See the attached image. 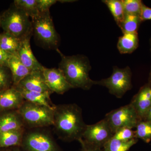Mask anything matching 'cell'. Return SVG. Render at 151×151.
Returning <instances> with one entry per match:
<instances>
[{"instance_id":"cell-1","label":"cell","mask_w":151,"mask_h":151,"mask_svg":"<svg viewBox=\"0 0 151 151\" xmlns=\"http://www.w3.org/2000/svg\"><path fill=\"white\" fill-rule=\"evenodd\" d=\"M82 117V110L74 103L55 105L54 124L59 137L66 142L82 138L86 127Z\"/></svg>"},{"instance_id":"cell-2","label":"cell","mask_w":151,"mask_h":151,"mask_svg":"<svg viewBox=\"0 0 151 151\" xmlns=\"http://www.w3.org/2000/svg\"><path fill=\"white\" fill-rule=\"evenodd\" d=\"M56 50L61 58L58 68L72 88L88 90L95 85V81L89 77V72L92 67L87 57L82 55L67 56L58 49Z\"/></svg>"},{"instance_id":"cell-3","label":"cell","mask_w":151,"mask_h":151,"mask_svg":"<svg viewBox=\"0 0 151 151\" xmlns=\"http://www.w3.org/2000/svg\"><path fill=\"white\" fill-rule=\"evenodd\" d=\"M1 17V27L8 33L20 40L31 36L32 24L30 17L21 9L13 5Z\"/></svg>"},{"instance_id":"cell-4","label":"cell","mask_w":151,"mask_h":151,"mask_svg":"<svg viewBox=\"0 0 151 151\" xmlns=\"http://www.w3.org/2000/svg\"><path fill=\"white\" fill-rule=\"evenodd\" d=\"M33 32L36 39L47 48H55L59 44V35L55 30L50 11L32 18Z\"/></svg>"},{"instance_id":"cell-5","label":"cell","mask_w":151,"mask_h":151,"mask_svg":"<svg viewBox=\"0 0 151 151\" xmlns=\"http://www.w3.org/2000/svg\"><path fill=\"white\" fill-rule=\"evenodd\" d=\"M17 111L24 124L29 128H40L54 124V110L45 105L26 101Z\"/></svg>"},{"instance_id":"cell-6","label":"cell","mask_w":151,"mask_h":151,"mask_svg":"<svg viewBox=\"0 0 151 151\" xmlns=\"http://www.w3.org/2000/svg\"><path fill=\"white\" fill-rule=\"evenodd\" d=\"M95 85L106 87L110 94L117 98H122L126 92L132 89L131 68L129 66L124 68L113 66L111 76L99 81H95Z\"/></svg>"},{"instance_id":"cell-7","label":"cell","mask_w":151,"mask_h":151,"mask_svg":"<svg viewBox=\"0 0 151 151\" xmlns=\"http://www.w3.org/2000/svg\"><path fill=\"white\" fill-rule=\"evenodd\" d=\"M104 119L114 134L122 128H136L141 121L135 108L130 103L107 113Z\"/></svg>"},{"instance_id":"cell-8","label":"cell","mask_w":151,"mask_h":151,"mask_svg":"<svg viewBox=\"0 0 151 151\" xmlns=\"http://www.w3.org/2000/svg\"><path fill=\"white\" fill-rule=\"evenodd\" d=\"M114 134L105 119L92 125H86L82 139L89 145L103 149Z\"/></svg>"},{"instance_id":"cell-9","label":"cell","mask_w":151,"mask_h":151,"mask_svg":"<svg viewBox=\"0 0 151 151\" xmlns=\"http://www.w3.org/2000/svg\"><path fill=\"white\" fill-rule=\"evenodd\" d=\"M21 146L27 151H60L49 135L39 131L29 132L25 135Z\"/></svg>"},{"instance_id":"cell-10","label":"cell","mask_w":151,"mask_h":151,"mask_svg":"<svg viewBox=\"0 0 151 151\" xmlns=\"http://www.w3.org/2000/svg\"><path fill=\"white\" fill-rule=\"evenodd\" d=\"M43 73L47 85L53 93L63 94L69 89H73L59 68L44 67Z\"/></svg>"},{"instance_id":"cell-11","label":"cell","mask_w":151,"mask_h":151,"mask_svg":"<svg viewBox=\"0 0 151 151\" xmlns=\"http://www.w3.org/2000/svg\"><path fill=\"white\" fill-rule=\"evenodd\" d=\"M43 68L31 71L15 86L33 92L53 93L47 85L43 75Z\"/></svg>"},{"instance_id":"cell-12","label":"cell","mask_w":151,"mask_h":151,"mask_svg":"<svg viewBox=\"0 0 151 151\" xmlns=\"http://www.w3.org/2000/svg\"><path fill=\"white\" fill-rule=\"evenodd\" d=\"M130 103L142 120L151 107V85L147 83L142 86L133 97Z\"/></svg>"},{"instance_id":"cell-13","label":"cell","mask_w":151,"mask_h":151,"mask_svg":"<svg viewBox=\"0 0 151 151\" xmlns=\"http://www.w3.org/2000/svg\"><path fill=\"white\" fill-rule=\"evenodd\" d=\"M24 102L22 94L15 86L0 91V111L18 110Z\"/></svg>"},{"instance_id":"cell-14","label":"cell","mask_w":151,"mask_h":151,"mask_svg":"<svg viewBox=\"0 0 151 151\" xmlns=\"http://www.w3.org/2000/svg\"><path fill=\"white\" fill-rule=\"evenodd\" d=\"M30 37L22 40L17 55L22 63L31 71L40 70L44 67L38 62L31 48Z\"/></svg>"},{"instance_id":"cell-15","label":"cell","mask_w":151,"mask_h":151,"mask_svg":"<svg viewBox=\"0 0 151 151\" xmlns=\"http://www.w3.org/2000/svg\"><path fill=\"white\" fill-rule=\"evenodd\" d=\"M6 67L9 69L12 78L14 86H17L31 70L26 67L16 54L13 55L10 58L7 63Z\"/></svg>"},{"instance_id":"cell-16","label":"cell","mask_w":151,"mask_h":151,"mask_svg":"<svg viewBox=\"0 0 151 151\" xmlns=\"http://www.w3.org/2000/svg\"><path fill=\"white\" fill-rule=\"evenodd\" d=\"M24 125L18 111L9 112L0 116V133L22 129Z\"/></svg>"},{"instance_id":"cell-17","label":"cell","mask_w":151,"mask_h":151,"mask_svg":"<svg viewBox=\"0 0 151 151\" xmlns=\"http://www.w3.org/2000/svg\"><path fill=\"white\" fill-rule=\"evenodd\" d=\"M15 87L20 92L26 101L38 105H45L54 110L55 105L52 104L50 100V95L52 94L50 92L40 93L28 91L16 86Z\"/></svg>"},{"instance_id":"cell-18","label":"cell","mask_w":151,"mask_h":151,"mask_svg":"<svg viewBox=\"0 0 151 151\" xmlns=\"http://www.w3.org/2000/svg\"><path fill=\"white\" fill-rule=\"evenodd\" d=\"M138 32L123 34L117 42V48L122 54H131L139 46Z\"/></svg>"},{"instance_id":"cell-19","label":"cell","mask_w":151,"mask_h":151,"mask_svg":"<svg viewBox=\"0 0 151 151\" xmlns=\"http://www.w3.org/2000/svg\"><path fill=\"white\" fill-rule=\"evenodd\" d=\"M24 129L0 133V148L22 145Z\"/></svg>"},{"instance_id":"cell-20","label":"cell","mask_w":151,"mask_h":151,"mask_svg":"<svg viewBox=\"0 0 151 151\" xmlns=\"http://www.w3.org/2000/svg\"><path fill=\"white\" fill-rule=\"evenodd\" d=\"M21 41L10 34L4 32L0 34V48L9 54H16Z\"/></svg>"},{"instance_id":"cell-21","label":"cell","mask_w":151,"mask_h":151,"mask_svg":"<svg viewBox=\"0 0 151 151\" xmlns=\"http://www.w3.org/2000/svg\"><path fill=\"white\" fill-rule=\"evenodd\" d=\"M102 1L109 9L116 24L119 26L125 15L122 0H103Z\"/></svg>"},{"instance_id":"cell-22","label":"cell","mask_w":151,"mask_h":151,"mask_svg":"<svg viewBox=\"0 0 151 151\" xmlns=\"http://www.w3.org/2000/svg\"><path fill=\"white\" fill-rule=\"evenodd\" d=\"M138 141L133 139L128 141H122L112 137L103 147V151H128Z\"/></svg>"},{"instance_id":"cell-23","label":"cell","mask_w":151,"mask_h":151,"mask_svg":"<svg viewBox=\"0 0 151 151\" xmlns=\"http://www.w3.org/2000/svg\"><path fill=\"white\" fill-rule=\"evenodd\" d=\"M142 22L139 16L126 14L119 27L123 34L137 32Z\"/></svg>"},{"instance_id":"cell-24","label":"cell","mask_w":151,"mask_h":151,"mask_svg":"<svg viewBox=\"0 0 151 151\" xmlns=\"http://www.w3.org/2000/svg\"><path fill=\"white\" fill-rule=\"evenodd\" d=\"M14 4L24 11L31 18L40 14L38 8L37 0H15Z\"/></svg>"},{"instance_id":"cell-25","label":"cell","mask_w":151,"mask_h":151,"mask_svg":"<svg viewBox=\"0 0 151 151\" xmlns=\"http://www.w3.org/2000/svg\"><path fill=\"white\" fill-rule=\"evenodd\" d=\"M135 131V138L149 143L151 140V122L141 120L138 123Z\"/></svg>"},{"instance_id":"cell-26","label":"cell","mask_w":151,"mask_h":151,"mask_svg":"<svg viewBox=\"0 0 151 151\" xmlns=\"http://www.w3.org/2000/svg\"><path fill=\"white\" fill-rule=\"evenodd\" d=\"M125 14L140 16L143 4L141 0H122Z\"/></svg>"},{"instance_id":"cell-27","label":"cell","mask_w":151,"mask_h":151,"mask_svg":"<svg viewBox=\"0 0 151 151\" xmlns=\"http://www.w3.org/2000/svg\"><path fill=\"white\" fill-rule=\"evenodd\" d=\"M11 81L12 78L9 69L5 66H0V91L10 88Z\"/></svg>"},{"instance_id":"cell-28","label":"cell","mask_w":151,"mask_h":151,"mask_svg":"<svg viewBox=\"0 0 151 151\" xmlns=\"http://www.w3.org/2000/svg\"><path fill=\"white\" fill-rule=\"evenodd\" d=\"M113 138L122 141H128L135 139V131L132 129L128 128H123L117 130Z\"/></svg>"},{"instance_id":"cell-29","label":"cell","mask_w":151,"mask_h":151,"mask_svg":"<svg viewBox=\"0 0 151 151\" xmlns=\"http://www.w3.org/2000/svg\"><path fill=\"white\" fill-rule=\"evenodd\" d=\"M57 1L56 0H37L38 8L40 13L49 10L50 8Z\"/></svg>"},{"instance_id":"cell-30","label":"cell","mask_w":151,"mask_h":151,"mask_svg":"<svg viewBox=\"0 0 151 151\" xmlns=\"http://www.w3.org/2000/svg\"><path fill=\"white\" fill-rule=\"evenodd\" d=\"M81 144V151H103V149L91 145L83 140L82 138L78 140Z\"/></svg>"},{"instance_id":"cell-31","label":"cell","mask_w":151,"mask_h":151,"mask_svg":"<svg viewBox=\"0 0 151 151\" xmlns=\"http://www.w3.org/2000/svg\"><path fill=\"white\" fill-rule=\"evenodd\" d=\"M142 21L151 20V8L143 4L140 14Z\"/></svg>"},{"instance_id":"cell-32","label":"cell","mask_w":151,"mask_h":151,"mask_svg":"<svg viewBox=\"0 0 151 151\" xmlns=\"http://www.w3.org/2000/svg\"><path fill=\"white\" fill-rule=\"evenodd\" d=\"M12 55L0 48V66L6 67L8 61Z\"/></svg>"},{"instance_id":"cell-33","label":"cell","mask_w":151,"mask_h":151,"mask_svg":"<svg viewBox=\"0 0 151 151\" xmlns=\"http://www.w3.org/2000/svg\"><path fill=\"white\" fill-rule=\"evenodd\" d=\"M142 120L151 122V107L146 113L145 115L144 116Z\"/></svg>"},{"instance_id":"cell-34","label":"cell","mask_w":151,"mask_h":151,"mask_svg":"<svg viewBox=\"0 0 151 151\" xmlns=\"http://www.w3.org/2000/svg\"><path fill=\"white\" fill-rule=\"evenodd\" d=\"M59 1V2L60 3H68V2H73L75 1H65V0H61V1Z\"/></svg>"},{"instance_id":"cell-35","label":"cell","mask_w":151,"mask_h":151,"mask_svg":"<svg viewBox=\"0 0 151 151\" xmlns=\"http://www.w3.org/2000/svg\"><path fill=\"white\" fill-rule=\"evenodd\" d=\"M150 85H151V66L150 70V74H149V77L148 78V82Z\"/></svg>"},{"instance_id":"cell-36","label":"cell","mask_w":151,"mask_h":151,"mask_svg":"<svg viewBox=\"0 0 151 151\" xmlns=\"http://www.w3.org/2000/svg\"><path fill=\"white\" fill-rule=\"evenodd\" d=\"M12 151H23L21 150H19V149H15V150H12Z\"/></svg>"},{"instance_id":"cell-37","label":"cell","mask_w":151,"mask_h":151,"mask_svg":"<svg viewBox=\"0 0 151 151\" xmlns=\"http://www.w3.org/2000/svg\"><path fill=\"white\" fill-rule=\"evenodd\" d=\"M1 17L0 16V27H1Z\"/></svg>"},{"instance_id":"cell-38","label":"cell","mask_w":151,"mask_h":151,"mask_svg":"<svg viewBox=\"0 0 151 151\" xmlns=\"http://www.w3.org/2000/svg\"><path fill=\"white\" fill-rule=\"evenodd\" d=\"M150 50L151 52V37L150 38Z\"/></svg>"}]
</instances>
